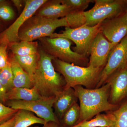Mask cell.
I'll use <instances>...</instances> for the list:
<instances>
[{
  "label": "cell",
  "mask_w": 127,
  "mask_h": 127,
  "mask_svg": "<svg viewBox=\"0 0 127 127\" xmlns=\"http://www.w3.org/2000/svg\"><path fill=\"white\" fill-rule=\"evenodd\" d=\"M73 88L80 103L81 115L78 124L90 120L101 112L111 111L116 107L115 104L108 101L110 86L107 83L95 89L85 88L81 86Z\"/></svg>",
  "instance_id": "7a4b0ae2"
},
{
  "label": "cell",
  "mask_w": 127,
  "mask_h": 127,
  "mask_svg": "<svg viewBox=\"0 0 127 127\" xmlns=\"http://www.w3.org/2000/svg\"><path fill=\"white\" fill-rule=\"evenodd\" d=\"M111 113L114 120L109 127H127V101L119 109Z\"/></svg>",
  "instance_id": "cb8c5ba5"
},
{
  "label": "cell",
  "mask_w": 127,
  "mask_h": 127,
  "mask_svg": "<svg viewBox=\"0 0 127 127\" xmlns=\"http://www.w3.org/2000/svg\"><path fill=\"white\" fill-rule=\"evenodd\" d=\"M80 115V106L77 103H75L64 114L60 121V126L67 127L75 126L78 123Z\"/></svg>",
  "instance_id": "7402d4cb"
},
{
  "label": "cell",
  "mask_w": 127,
  "mask_h": 127,
  "mask_svg": "<svg viewBox=\"0 0 127 127\" xmlns=\"http://www.w3.org/2000/svg\"><path fill=\"white\" fill-rule=\"evenodd\" d=\"M8 46L4 44H0V69L6 66L9 60L7 55V48Z\"/></svg>",
  "instance_id": "f1b7e54d"
},
{
  "label": "cell",
  "mask_w": 127,
  "mask_h": 127,
  "mask_svg": "<svg viewBox=\"0 0 127 127\" xmlns=\"http://www.w3.org/2000/svg\"><path fill=\"white\" fill-rule=\"evenodd\" d=\"M60 124L58 123L50 122L45 124L42 127H60Z\"/></svg>",
  "instance_id": "d6a6232c"
},
{
  "label": "cell",
  "mask_w": 127,
  "mask_h": 127,
  "mask_svg": "<svg viewBox=\"0 0 127 127\" xmlns=\"http://www.w3.org/2000/svg\"><path fill=\"white\" fill-rule=\"evenodd\" d=\"M55 70L63 76L66 82L64 88L76 86H84L89 88L98 83L103 68H95L91 66L82 67L54 58ZM98 84V83H97Z\"/></svg>",
  "instance_id": "3957f363"
},
{
  "label": "cell",
  "mask_w": 127,
  "mask_h": 127,
  "mask_svg": "<svg viewBox=\"0 0 127 127\" xmlns=\"http://www.w3.org/2000/svg\"><path fill=\"white\" fill-rule=\"evenodd\" d=\"M13 76V85L15 88H32L33 83L31 77L24 70L11 53L9 56Z\"/></svg>",
  "instance_id": "2e32d148"
},
{
  "label": "cell",
  "mask_w": 127,
  "mask_h": 127,
  "mask_svg": "<svg viewBox=\"0 0 127 127\" xmlns=\"http://www.w3.org/2000/svg\"><path fill=\"white\" fill-rule=\"evenodd\" d=\"M68 27L65 17L48 19L34 15L28 20L19 30L20 40L33 41L42 37H50L57 28Z\"/></svg>",
  "instance_id": "277c9868"
},
{
  "label": "cell",
  "mask_w": 127,
  "mask_h": 127,
  "mask_svg": "<svg viewBox=\"0 0 127 127\" xmlns=\"http://www.w3.org/2000/svg\"><path fill=\"white\" fill-rule=\"evenodd\" d=\"M106 83L110 86L111 103L115 104L127 96V67L116 71Z\"/></svg>",
  "instance_id": "4fadbf2b"
},
{
  "label": "cell",
  "mask_w": 127,
  "mask_h": 127,
  "mask_svg": "<svg viewBox=\"0 0 127 127\" xmlns=\"http://www.w3.org/2000/svg\"><path fill=\"white\" fill-rule=\"evenodd\" d=\"M113 120L112 113L107 114H98L94 118L81 122L75 126L80 127H109L112 124Z\"/></svg>",
  "instance_id": "44dd1931"
},
{
  "label": "cell",
  "mask_w": 127,
  "mask_h": 127,
  "mask_svg": "<svg viewBox=\"0 0 127 127\" xmlns=\"http://www.w3.org/2000/svg\"><path fill=\"white\" fill-rule=\"evenodd\" d=\"M127 67V35L111 50L106 64L102 71L97 86H101L106 83L116 71Z\"/></svg>",
  "instance_id": "30bf717a"
},
{
  "label": "cell",
  "mask_w": 127,
  "mask_h": 127,
  "mask_svg": "<svg viewBox=\"0 0 127 127\" xmlns=\"http://www.w3.org/2000/svg\"><path fill=\"white\" fill-rule=\"evenodd\" d=\"M75 11L71 7L63 4L61 0H47L37 11L34 15L48 19L65 17Z\"/></svg>",
  "instance_id": "5bb4252c"
},
{
  "label": "cell",
  "mask_w": 127,
  "mask_h": 127,
  "mask_svg": "<svg viewBox=\"0 0 127 127\" xmlns=\"http://www.w3.org/2000/svg\"><path fill=\"white\" fill-rule=\"evenodd\" d=\"M15 122V116L8 121L0 125V127H14Z\"/></svg>",
  "instance_id": "4dcf8cb0"
},
{
  "label": "cell",
  "mask_w": 127,
  "mask_h": 127,
  "mask_svg": "<svg viewBox=\"0 0 127 127\" xmlns=\"http://www.w3.org/2000/svg\"><path fill=\"white\" fill-rule=\"evenodd\" d=\"M55 96L53 107L55 115L59 121V119L61 120L67 109L77 102L78 98L74 89L72 88H64L57 93Z\"/></svg>",
  "instance_id": "9a60e30c"
},
{
  "label": "cell",
  "mask_w": 127,
  "mask_h": 127,
  "mask_svg": "<svg viewBox=\"0 0 127 127\" xmlns=\"http://www.w3.org/2000/svg\"><path fill=\"white\" fill-rule=\"evenodd\" d=\"M15 17V12L7 1L0 5V20L9 21Z\"/></svg>",
  "instance_id": "4316f807"
},
{
  "label": "cell",
  "mask_w": 127,
  "mask_h": 127,
  "mask_svg": "<svg viewBox=\"0 0 127 127\" xmlns=\"http://www.w3.org/2000/svg\"><path fill=\"white\" fill-rule=\"evenodd\" d=\"M14 56L19 65L30 76L32 81L40 60L39 52L25 56Z\"/></svg>",
  "instance_id": "ffe728a7"
},
{
  "label": "cell",
  "mask_w": 127,
  "mask_h": 127,
  "mask_svg": "<svg viewBox=\"0 0 127 127\" xmlns=\"http://www.w3.org/2000/svg\"><path fill=\"white\" fill-rule=\"evenodd\" d=\"M12 2L13 3V4L17 9L19 12L21 11L22 8L23 6V4H25V1L24 0H12Z\"/></svg>",
  "instance_id": "1f68e13d"
},
{
  "label": "cell",
  "mask_w": 127,
  "mask_h": 127,
  "mask_svg": "<svg viewBox=\"0 0 127 127\" xmlns=\"http://www.w3.org/2000/svg\"><path fill=\"white\" fill-rule=\"evenodd\" d=\"M15 116L16 122L14 127H29L37 124H45L44 120L27 110L18 109Z\"/></svg>",
  "instance_id": "d6986e66"
},
{
  "label": "cell",
  "mask_w": 127,
  "mask_h": 127,
  "mask_svg": "<svg viewBox=\"0 0 127 127\" xmlns=\"http://www.w3.org/2000/svg\"><path fill=\"white\" fill-rule=\"evenodd\" d=\"M42 97L35 88H15L7 92L6 94L7 101L10 100L31 101L38 100Z\"/></svg>",
  "instance_id": "ac0fdd59"
},
{
  "label": "cell",
  "mask_w": 127,
  "mask_h": 127,
  "mask_svg": "<svg viewBox=\"0 0 127 127\" xmlns=\"http://www.w3.org/2000/svg\"><path fill=\"white\" fill-rule=\"evenodd\" d=\"M102 34L115 46L127 35V16L126 12L102 23Z\"/></svg>",
  "instance_id": "7c38bea8"
},
{
  "label": "cell",
  "mask_w": 127,
  "mask_h": 127,
  "mask_svg": "<svg viewBox=\"0 0 127 127\" xmlns=\"http://www.w3.org/2000/svg\"><path fill=\"white\" fill-rule=\"evenodd\" d=\"M126 1L121 0H95V5L89 10L84 11L86 25L94 26L122 14Z\"/></svg>",
  "instance_id": "52a82bcc"
},
{
  "label": "cell",
  "mask_w": 127,
  "mask_h": 127,
  "mask_svg": "<svg viewBox=\"0 0 127 127\" xmlns=\"http://www.w3.org/2000/svg\"><path fill=\"white\" fill-rule=\"evenodd\" d=\"M63 4L68 6L75 11H84L89 4L94 2L92 0H61Z\"/></svg>",
  "instance_id": "484cf974"
},
{
  "label": "cell",
  "mask_w": 127,
  "mask_h": 127,
  "mask_svg": "<svg viewBox=\"0 0 127 127\" xmlns=\"http://www.w3.org/2000/svg\"><path fill=\"white\" fill-rule=\"evenodd\" d=\"M39 40L42 50L53 58L77 65L87 66V57L73 51L71 49V41L69 39L63 37H47Z\"/></svg>",
  "instance_id": "5b68a950"
},
{
  "label": "cell",
  "mask_w": 127,
  "mask_h": 127,
  "mask_svg": "<svg viewBox=\"0 0 127 127\" xmlns=\"http://www.w3.org/2000/svg\"><path fill=\"white\" fill-rule=\"evenodd\" d=\"M84 11L72 12L65 17L68 23V27L77 28L86 25V19Z\"/></svg>",
  "instance_id": "d4e9b609"
},
{
  "label": "cell",
  "mask_w": 127,
  "mask_h": 127,
  "mask_svg": "<svg viewBox=\"0 0 127 127\" xmlns=\"http://www.w3.org/2000/svg\"><path fill=\"white\" fill-rule=\"evenodd\" d=\"M113 45L105 37L101 31L98 33L91 45L90 58L87 66L95 68H104Z\"/></svg>",
  "instance_id": "8fae6325"
},
{
  "label": "cell",
  "mask_w": 127,
  "mask_h": 127,
  "mask_svg": "<svg viewBox=\"0 0 127 127\" xmlns=\"http://www.w3.org/2000/svg\"><path fill=\"white\" fill-rule=\"evenodd\" d=\"M126 2H127V0L126 1ZM126 14H127V11H126Z\"/></svg>",
  "instance_id": "74e56055"
},
{
  "label": "cell",
  "mask_w": 127,
  "mask_h": 127,
  "mask_svg": "<svg viewBox=\"0 0 127 127\" xmlns=\"http://www.w3.org/2000/svg\"><path fill=\"white\" fill-rule=\"evenodd\" d=\"M3 26L2 25L1 22L0 20V34L3 31Z\"/></svg>",
  "instance_id": "836d02e7"
},
{
  "label": "cell",
  "mask_w": 127,
  "mask_h": 127,
  "mask_svg": "<svg viewBox=\"0 0 127 127\" xmlns=\"http://www.w3.org/2000/svg\"><path fill=\"white\" fill-rule=\"evenodd\" d=\"M55 96L42 97L38 100L31 101L10 100L5 105L15 109H24L35 114L37 117L45 121V124L53 122L60 124L58 119L53 112V107Z\"/></svg>",
  "instance_id": "ba28073f"
},
{
  "label": "cell",
  "mask_w": 127,
  "mask_h": 127,
  "mask_svg": "<svg viewBox=\"0 0 127 127\" xmlns=\"http://www.w3.org/2000/svg\"><path fill=\"white\" fill-rule=\"evenodd\" d=\"M47 0H26L22 12L14 23L0 34V44L8 46L10 43L19 41L18 36L20 28L35 14L37 11Z\"/></svg>",
  "instance_id": "9c48e42d"
},
{
  "label": "cell",
  "mask_w": 127,
  "mask_h": 127,
  "mask_svg": "<svg viewBox=\"0 0 127 127\" xmlns=\"http://www.w3.org/2000/svg\"><path fill=\"white\" fill-rule=\"evenodd\" d=\"M6 92L0 81V102L5 104L7 102L6 99Z\"/></svg>",
  "instance_id": "f546056e"
},
{
  "label": "cell",
  "mask_w": 127,
  "mask_h": 127,
  "mask_svg": "<svg viewBox=\"0 0 127 127\" xmlns=\"http://www.w3.org/2000/svg\"><path fill=\"white\" fill-rule=\"evenodd\" d=\"M0 81L6 93L14 88L13 74L10 60L6 66L0 69Z\"/></svg>",
  "instance_id": "603a6c76"
},
{
  "label": "cell",
  "mask_w": 127,
  "mask_h": 127,
  "mask_svg": "<svg viewBox=\"0 0 127 127\" xmlns=\"http://www.w3.org/2000/svg\"><path fill=\"white\" fill-rule=\"evenodd\" d=\"M6 1V0H0V5H1V4H2V3H4V2H5Z\"/></svg>",
  "instance_id": "e575fe53"
},
{
  "label": "cell",
  "mask_w": 127,
  "mask_h": 127,
  "mask_svg": "<svg viewBox=\"0 0 127 127\" xmlns=\"http://www.w3.org/2000/svg\"><path fill=\"white\" fill-rule=\"evenodd\" d=\"M102 23L94 26L84 25L77 28L65 27L62 33H54L49 37H63L75 43L73 48L75 52L87 57L89 55L91 45L94 39L101 30Z\"/></svg>",
  "instance_id": "8992f818"
},
{
  "label": "cell",
  "mask_w": 127,
  "mask_h": 127,
  "mask_svg": "<svg viewBox=\"0 0 127 127\" xmlns=\"http://www.w3.org/2000/svg\"><path fill=\"white\" fill-rule=\"evenodd\" d=\"M18 111L0 102V125L12 118Z\"/></svg>",
  "instance_id": "83f0119b"
},
{
  "label": "cell",
  "mask_w": 127,
  "mask_h": 127,
  "mask_svg": "<svg viewBox=\"0 0 127 127\" xmlns=\"http://www.w3.org/2000/svg\"><path fill=\"white\" fill-rule=\"evenodd\" d=\"M8 47L15 56H25L39 53L37 41L20 40L9 44Z\"/></svg>",
  "instance_id": "e0dca14e"
},
{
  "label": "cell",
  "mask_w": 127,
  "mask_h": 127,
  "mask_svg": "<svg viewBox=\"0 0 127 127\" xmlns=\"http://www.w3.org/2000/svg\"><path fill=\"white\" fill-rule=\"evenodd\" d=\"M40 60L32 78L33 87L41 96H55L63 90L66 85L64 78L57 72L53 63L54 58L39 47Z\"/></svg>",
  "instance_id": "6da1fadb"
},
{
  "label": "cell",
  "mask_w": 127,
  "mask_h": 127,
  "mask_svg": "<svg viewBox=\"0 0 127 127\" xmlns=\"http://www.w3.org/2000/svg\"><path fill=\"white\" fill-rule=\"evenodd\" d=\"M60 127H63V126H60ZM77 127V126H75H75H73V127Z\"/></svg>",
  "instance_id": "d590c367"
},
{
  "label": "cell",
  "mask_w": 127,
  "mask_h": 127,
  "mask_svg": "<svg viewBox=\"0 0 127 127\" xmlns=\"http://www.w3.org/2000/svg\"><path fill=\"white\" fill-rule=\"evenodd\" d=\"M39 127V126H33V127Z\"/></svg>",
  "instance_id": "8d00e7d4"
}]
</instances>
